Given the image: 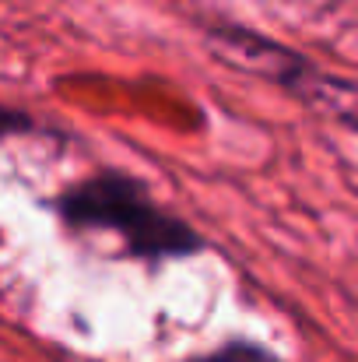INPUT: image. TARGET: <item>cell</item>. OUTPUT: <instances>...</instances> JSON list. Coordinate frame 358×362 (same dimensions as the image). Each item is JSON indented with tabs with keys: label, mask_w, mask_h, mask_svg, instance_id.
<instances>
[{
	"label": "cell",
	"mask_w": 358,
	"mask_h": 362,
	"mask_svg": "<svg viewBox=\"0 0 358 362\" xmlns=\"http://www.w3.org/2000/svg\"><path fill=\"white\" fill-rule=\"evenodd\" d=\"M211 53L246 74H256L270 85H278L285 95L299 99L309 110H323L330 117L355 127V85L348 78L327 74L320 64H313L306 53L256 32L236 21H211L204 28Z\"/></svg>",
	"instance_id": "obj_2"
},
{
	"label": "cell",
	"mask_w": 358,
	"mask_h": 362,
	"mask_svg": "<svg viewBox=\"0 0 358 362\" xmlns=\"http://www.w3.org/2000/svg\"><path fill=\"white\" fill-rule=\"evenodd\" d=\"M183 362H288V359H281L274 349H267V345H260V341L229 338V341H222L218 349L201 352V356H186Z\"/></svg>",
	"instance_id": "obj_3"
},
{
	"label": "cell",
	"mask_w": 358,
	"mask_h": 362,
	"mask_svg": "<svg viewBox=\"0 0 358 362\" xmlns=\"http://www.w3.org/2000/svg\"><path fill=\"white\" fill-rule=\"evenodd\" d=\"M56 218L71 233H109L123 243V253L144 264L186 260L208 250V240L162 208L148 183L126 169H99L53 197Z\"/></svg>",
	"instance_id": "obj_1"
},
{
	"label": "cell",
	"mask_w": 358,
	"mask_h": 362,
	"mask_svg": "<svg viewBox=\"0 0 358 362\" xmlns=\"http://www.w3.org/2000/svg\"><path fill=\"white\" fill-rule=\"evenodd\" d=\"M14 137H46V123H39L18 106L0 103V141H14Z\"/></svg>",
	"instance_id": "obj_4"
}]
</instances>
